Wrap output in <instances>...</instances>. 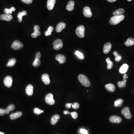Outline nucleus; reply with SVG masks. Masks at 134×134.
<instances>
[{"label": "nucleus", "mask_w": 134, "mask_h": 134, "mask_svg": "<svg viewBox=\"0 0 134 134\" xmlns=\"http://www.w3.org/2000/svg\"><path fill=\"white\" fill-rule=\"evenodd\" d=\"M125 18V16L123 15H120V16H114L110 19L109 23L111 25H116L123 21Z\"/></svg>", "instance_id": "f257e3e1"}, {"label": "nucleus", "mask_w": 134, "mask_h": 134, "mask_svg": "<svg viewBox=\"0 0 134 134\" xmlns=\"http://www.w3.org/2000/svg\"><path fill=\"white\" fill-rule=\"evenodd\" d=\"M78 79L83 86L88 87L90 86L91 83L87 77L84 75L80 74L78 76Z\"/></svg>", "instance_id": "f03ea898"}, {"label": "nucleus", "mask_w": 134, "mask_h": 134, "mask_svg": "<svg viewBox=\"0 0 134 134\" xmlns=\"http://www.w3.org/2000/svg\"><path fill=\"white\" fill-rule=\"evenodd\" d=\"M85 27L84 26L80 25L76 28V33L78 37L84 38L85 37Z\"/></svg>", "instance_id": "7ed1b4c3"}, {"label": "nucleus", "mask_w": 134, "mask_h": 134, "mask_svg": "<svg viewBox=\"0 0 134 134\" xmlns=\"http://www.w3.org/2000/svg\"><path fill=\"white\" fill-rule=\"evenodd\" d=\"M121 113L127 119H130L132 118V114L130 111L129 108L128 107L124 108L121 110Z\"/></svg>", "instance_id": "20e7f679"}, {"label": "nucleus", "mask_w": 134, "mask_h": 134, "mask_svg": "<svg viewBox=\"0 0 134 134\" xmlns=\"http://www.w3.org/2000/svg\"><path fill=\"white\" fill-rule=\"evenodd\" d=\"M45 101L48 104L53 105L55 104V101L52 94L49 93L46 95L45 97Z\"/></svg>", "instance_id": "39448f33"}, {"label": "nucleus", "mask_w": 134, "mask_h": 134, "mask_svg": "<svg viewBox=\"0 0 134 134\" xmlns=\"http://www.w3.org/2000/svg\"><path fill=\"white\" fill-rule=\"evenodd\" d=\"M53 45L54 46L53 48L54 50H59L63 47V42L61 39H56L53 42Z\"/></svg>", "instance_id": "423d86ee"}, {"label": "nucleus", "mask_w": 134, "mask_h": 134, "mask_svg": "<svg viewBox=\"0 0 134 134\" xmlns=\"http://www.w3.org/2000/svg\"><path fill=\"white\" fill-rule=\"evenodd\" d=\"M23 44L18 40H15L13 42L11 45V47L15 50H18L21 49L23 47Z\"/></svg>", "instance_id": "0eeeda50"}, {"label": "nucleus", "mask_w": 134, "mask_h": 134, "mask_svg": "<svg viewBox=\"0 0 134 134\" xmlns=\"http://www.w3.org/2000/svg\"><path fill=\"white\" fill-rule=\"evenodd\" d=\"M12 77L10 76H8L5 78L3 81L5 86L8 87H10L12 85Z\"/></svg>", "instance_id": "6e6552de"}, {"label": "nucleus", "mask_w": 134, "mask_h": 134, "mask_svg": "<svg viewBox=\"0 0 134 134\" xmlns=\"http://www.w3.org/2000/svg\"><path fill=\"white\" fill-rule=\"evenodd\" d=\"M34 32L32 34V38H36L41 35V32L39 31L40 28L38 25H36L34 27Z\"/></svg>", "instance_id": "1a4fd4ad"}, {"label": "nucleus", "mask_w": 134, "mask_h": 134, "mask_svg": "<svg viewBox=\"0 0 134 134\" xmlns=\"http://www.w3.org/2000/svg\"><path fill=\"white\" fill-rule=\"evenodd\" d=\"M83 13L85 16L87 18H91L92 16L91 9L89 7H86L84 8Z\"/></svg>", "instance_id": "9d476101"}, {"label": "nucleus", "mask_w": 134, "mask_h": 134, "mask_svg": "<svg viewBox=\"0 0 134 134\" xmlns=\"http://www.w3.org/2000/svg\"><path fill=\"white\" fill-rule=\"evenodd\" d=\"M110 121L113 123H119L122 121V119L120 117L112 116L110 118Z\"/></svg>", "instance_id": "9b49d317"}, {"label": "nucleus", "mask_w": 134, "mask_h": 134, "mask_svg": "<svg viewBox=\"0 0 134 134\" xmlns=\"http://www.w3.org/2000/svg\"><path fill=\"white\" fill-rule=\"evenodd\" d=\"M12 15L10 14H4L0 16V19L6 21H10L12 19Z\"/></svg>", "instance_id": "f8f14e48"}, {"label": "nucleus", "mask_w": 134, "mask_h": 134, "mask_svg": "<svg viewBox=\"0 0 134 134\" xmlns=\"http://www.w3.org/2000/svg\"><path fill=\"white\" fill-rule=\"evenodd\" d=\"M55 59L61 64L64 63L66 61V57L64 55H57L55 56Z\"/></svg>", "instance_id": "ddd939ff"}, {"label": "nucleus", "mask_w": 134, "mask_h": 134, "mask_svg": "<svg viewBox=\"0 0 134 134\" xmlns=\"http://www.w3.org/2000/svg\"><path fill=\"white\" fill-rule=\"evenodd\" d=\"M33 86L32 85H28L26 88V93L27 95L29 96L32 95L33 94Z\"/></svg>", "instance_id": "4468645a"}, {"label": "nucleus", "mask_w": 134, "mask_h": 134, "mask_svg": "<svg viewBox=\"0 0 134 134\" xmlns=\"http://www.w3.org/2000/svg\"><path fill=\"white\" fill-rule=\"evenodd\" d=\"M111 44L110 43L105 44L103 48V52L104 54H107L110 52L111 48Z\"/></svg>", "instance_id": "2eb2a0df"}, {"label": "nucleus", "mask_w": 134, "mask_h": 134, "mask_svg": "<svg viewBox=\"0 0 134 134\" xmlns=\"http://www.w3.org/2000/svg\"><path fill=\"white\" fill-rule=\"evenodd\" d=\"M66 24L64 23H60L58 24V25L56 26V31L57 32H60L63 30L64 29L66 28Z\"/></svg>", "instance_id": "dca6fc26"}, {"label": "nucleus", "mask_w": 134, "mask_h": 134, "mask_svg": "<svg viewBox=\"0 0 134 134\" xmlns=\"http://www.w3.org/2000/svg\"><path fill=\"white\" fill-rule=\"evenodd\" d=\"M41 78H42V81L45 85H48L50 84V80L49 78V75L48 74H44L42 75Z\"/></svg>", "instance_id": "f3484780"}, {"label": "nucleus", "mask_w": 134, "mask_h": 134, "mask_svg": "<svg viewBox=\"0 0 134 134\" xmlns=\"http://www.w3.org/2000/svg\"><path fill=\"white\" fill-rule=\"evenodd\" d=\"M23 115L21 112L18 111L15 113H13L10 116V118L11 120H14L21 117Z\"/></svg>", "instance_id": "a211bd4d"}, {"label": "nucleus", "mask_w": 134, "mask_h": 134, "mask_svg": "<svg viewBox=\"0 0 134 134\" xmlns=\"http://www.w3.org/2000/svg\"><path fill=\"white\" fill-rule=\"evenodd\" d=\"M56 0H48L47 2V8L49 10H52L53 9L55 4Z\"/></svg>", "instance_id": "6ab92c4d"}, {"label": "nucleus", "mask_w": 134, "mask_h": 134, "mask_svg": "<svg viewBox=\"0 0 134 134\" xmlns=\"http://www.w3.org/2000/svg\"><path fill=\"white\" fill-rule=\"evenodd\" d=\"M105 88L107 91L110 92H114L116 90V87L114 85L112 84H109L105 85Z\"/></svg>", "instance_id": "aec40b11"}, {"label": "nucleus", "mask_w": 134, "mask_h": 134, "mask_svg": "<svg viewBox=\"0 0 134 134\" xmlns=\"http://www.w3.org/2000/svg\"><path fill=\"white\" fill-rule=\"evenodd\" d=\"M128 66L126 64H123L119 69V72L121 74H125L128 70Z\"/></svg>", "instance_id": "412c9836"}, {"label": "nucleus", "mask_w": 134, "mask_h": 134, "mask_svg": "<svg viewBox=\"0 0 134 134\" xmlns=\"http://www.w3.org/2000/svg\"><path fill=\"white\" fill-rule=\"evenodd\" d=\"M60 118V116L58 114H55L51 118V124L53 125H55L59 120Z\"/></svg>", "instance_id": "4be33fe9"}, {"label": "nucleus", "mask_w": 134, "mask_h": 134, "mask_svg": "<svg viewBox=\"0 0 134 134\" xmlns=\"http://www.w3.org/2000/svg\"><path fill=\"white\" fill-rule=\"evenodd\" d=\"M75 2L73 0L69 1L66 6V9L69 11H72L74 9Z\"/></svg>", "instance_id": "5701e85b"}, {"label": "nucleus", "mask_w": 134, "mask_h": 134, "mask_svg": "<svg viewBox=\"0 0 134 134\" xmlns=\"http://www.w3.org/2000/svg\"><path fill=\"white\" fill-rule=\"evenodd\" d=\"M125 45L127 47H130L134 45V39L133 38H129L125 42Z\"/></svg>", "instance_id": "b1692460"}, {"label": "nucleus", "mask_w": 134, "mask_h": 134, "mask_svg": "<svg viewBox=\"0 0 134 134\" xmlns=\"http://www.w3.org/2000/svg\"><path fill=\"white\" fill-rule=\"evenodd\" d=\"M125 10L123 9H119L114 11L113 13L114 16H120L123 15L125 13Z\"/></svg>", "instance_id": "393cba45"}, {"label": "nucleus", "mask_w": 134, "mask_h": 134, "mask_svg": "<svg viewBox=\"0 0 134 134\" xmlns=\"http://www.w3.org/2000/svg\"><path fill=\"white\" fill-rule=\"evenodd\" d=\"M27 15V12L26 11H23L22 12H20L18 14L17 17L18 19V21L19 23H21L23 21V17Z\"/></svg>", "instance_id": "a878e982"}, {"label": "nucleus", "mask_w": 134, "mask_h": 134, "mask_svg": "<svg viewBox=\"0 0 134 134\" xmlns=\"http://www.w3.org/2000/svg\"><path fill=\"white\" fill-rule=\"evenodd\" d=\"M16 60L15 58H12V59H10L9 60L7 64V66L8 67L14 66L16 63Z\"/></svg>", "instance_id": "bb28decb"}, {"label": "nucleus", "mask_w": 134, "mask_h": 134, "mask_svg": "<svg viewBox=\"0 0 134 134\" xmlns=\"http://www.w3.org/2000/svg\"><path fill=\"white\" fill-rule=\"evenodd\" d=\"M123 100L122 99H118L114 102V105L115 107H120L123 105Z\"/></svg>", "instance_id": "cd10ccee"}, {"label": "nucleus", "mask_w": 134, "mask_h": 134, "mask_svg": "<svg viewBox=\"0 0 134 134\" xmlns=\"http://www.w3.org/2000/svg\"><path fill=\"white\" fill-rule=\"evenodd\" d=\"M106 61L107 63V68L109 70H110L112 68L113 66V63L110 60V58H107L106 59Z\"/></svg>", "instance_id": "c85d7f7f"}, {"label": "nucleus", "mask_w": 134, "mask_h": 134, "mask_svg": "<svg viewBox=\"0 0 134 134\" xmlns=\"http://www.w3.org/2000/svg\"><path fill=\"white\" fill-rule=\"evenodd\" d=\"M53 30H54V28L52 26H50L48 27L47 30V31H46L45 32V33H44L45 36H48L51 35V34H52V32H53Z\"/></svg>", "instance_id": "c756f323"}, {"label": "nucleus", "mask_w": 134, "mask_h": 134, "mask_svg": "<svg viewBox=\"0 0 134 134\" xmlns=\"http://www.w3.org/2000/svg\"><path fill=\"white\" fill-rule=\"evenodd\" d=\"M127 82V80L123 79L122 81H119L117 83V85L118 87L120 88H123L125 87L126 86V83Z\"/></svg>", "instance_id": "7c9ffc66"}, {"label": "nucleus", "mask_w": 134, "mask_h": 134, "mask_svg": "<svg viewBox=\"0 0 134 134\" xmlns=\"http://www.w3.org/2000/svg\"><path fill=\"white\" fill-rule=\"evenodd\" d=\"M41 64V61H40V59L39 58H35L34 61L33 62V66L34 67H38Z\"/></svg>", "instance_id": "2f4dec72"}, {"label": "nucleus", "mask_w": 134, "mask_h": 134, "mask_svg": "<svg viewBox=\"0 0 134 134\" xmlns=\"http://www.w3.org/2000/svg\"><path fill=\"white\" fill-rule=\"evenodd\" d=\"M113 55L115 56V60L117 62H119L121 60V59H122L121 56L118 54L117 51H114L113 53Z\"/></svg>", "instance_id": "473e14b6"}, {"label": "nucleus", "mask_w": 134, "mask_h": 134, "mask_svg": "<svg viewBox=\"0 0 134 134\" xmlns=\"http://www.w3.org/2000/svg\"><path fill=\"white\" fill-rule=\"evenodd\" d=\"M16 10L15 8L12 7L10 9L6 8L4 9V12L6 14H12V12L15 11Z\"/></svg>", "instance_id": "72a5a7b5"}, {"label": "nucleus", "mask_w": 134, "mask_h": 134, "mask_svg": "<svg viewBox=\"0 0 134 134\" xmlns=\"http://www.w3.org/2000/svg\"><path fill=\"white\" fill-rule=\"evenodd\" d=\"M75 55H76L79 59H84V55L82 53H80L79 51H76L75 53Z\"/></svg>", "instance_id": "f704fd0d"}, {"label": "nucleus", "mask_w": 134, "mask_h": 134, "mask_svg": "<svg viewBox=\"0 0 134 134\" xmlns=\"http://www.w3.org/2000/svg\"><path fill=\"white\" fill-rule=\"evenodd\" d=\"M34 112L35 114L37 115H40L42 113V110H41L37 108H36L34 109Z\"/></svg>", "instance_id": "c9c22d12"}, {"label": "nucleus", "mask_w": 134, "mask_h": 134, "mask_svg": "<svg viewBox=\"0 0 134 134\" xmlns=\"http://www.w3.org/2000/svg\"><path fill=\"white\" fill-rule=\"evenodd\" d=\"M7 109L10 111H12L14 110L15 109V106L13 104L9 105L8 107L7 108Z\"/></svg>", "instance_id": "e433bc0d"}, {"label": "nucleus", "mask_w": 134, "mask_h": 134, "mask_svg": "<svg viewBox=\"0 0 134 134\" xmlns=\"http://www.w3.org/2000/svg\"><path fill=\"white\" fill-rule=\"evenodd\" d=\"M72 107L74 109H79V103L78 102H75L72 104Z\"/></svg>", "instance_id": "4c0bfd02"}, {"label": "nucleus", "mask_w": 134, "mask_h": 134, "mask_svg": "<svg viewBox=\"0 0 134 134\" xmlns=\"http://www.w3.org/2000/svg\"><path fill=\"white\" fill-rule=\"evenodd\" d=\"M71 116L74 119H76L77 117H78V114L76 112H71Z\"/></svg>", "instance_id": "58836bf2"}, {"label": "nucleus", "mask_w": 134, "mask_h": 134, "mask_svg": "<svg viewBox=\"0 0 134 134\" xmlns=\"http://www.w3.org/2000/svg\"><path fill=\"white\" fill-rule=\"evenodd\" d=\"M21 1L26 4H30L32 2L33 0H21Z\"/></svg>", "instance_id": "ea45409f"}, {"label": "nucleus", "mask_w": 134, "mask_h": 134, "mask_svg": "<svg viewBox=\"0 0 134 134\" xmlns=\"http://www.w3.org/2000/svg\"><path fill=\"white\" fill-rule=\"evenodd\" d=\"M80 133L83 134H89L88 132H87V130H86L85 129H83V128H81L80 129Z\"/></svg>", "instance_id": "a19ab883"}, {"label": "nucleus", "mask_w": 134, "mask_h": 134, "mask_svg": "<svg viewBox=\"0 0 134 134\" xmlns=\"http://www.w3.org/2000/svg\"><path fill=\"white\" fill-rule=\"evenodd\" d=\"M5 114V110L0 109V116H4Z\"/></svg>", "instance_id": "79ce46f5"}, {"label": "nucleus", "mask_w": 134, "mask_h": 134, "mask_svg": "<svg viewBox=\"0 0 134 134\" xmlns=\"http://www.w3.org/2000/svg\"><path fill=\"white\" fill-rule=\"evenodd\" d=\"M41 57V54L40 52H38L36 54V55H35V58H39V59H40Z\"/></svg>", "instance_id": "37998d69"}, {"label": "nucleus", "mask_w": 134, "mask_h": 134, "mask_svg": "<svg viewBox=\"0 0 134 134\" xmlns=\"http://www.w3.org/2000/svg\"><path fill=\"white\" fill-rule=\"evenodd\" d=\"M72 104H71V103H67L65 105V106L67 109H69L71 108Z\"/></svg>", "instance_id": "c03bdc74"}, {"label": "nucleus", "mask_w": 134, "mask_h": 134, "mask_svg": "<svg viewBox=\"0 0 134 134\" xmlns=\"http://www.w3.org/2000/svg\"><path fill=\"white\" fill-rule=\"evenodd\" d=\"M63 113L64 114H65V115H67V114H71V112H69V111H67V110H65V111H64Z\"/></svg>", "instance_id": "a18cd8bd"}, {"label": "nucleus", "mask_w": 134, "mask_h": 134, "mask_svg": "<svg viewBox=\"0 0 134 134\" xmlns=\"http://www.w3.org/2000/svg\"><path fill=\"white\" fill-rule=\"evenodd\" d=\"M123 79H126L128 78V76L126 74H124L123 76Z\"/></svg>", "instance_id": "49530a36"}, {"label": "nucleus", "mask_w": 134, "mask_h": 134, "mask_svg": "<svg viewBox=\"0 0 134 134\" xmlns=\"http://www.w3.org/2000/svg\"><path fill=\"white\" fill-rule=\"evenodd\" d=\"M5 110V114H9L10 111H9L7 109H6Z\"/></svg>", "instance_id": "de8ad7c7"}, {"label": "nucleus", "mask_w": 134, "mask_h": 134, "mask_svg": "<svg viewBox=\"0 0 134 134\" xmlns=\"http://www.w3.org/2000/svg\"><path fill=\"white\" fill-rule=\"evenodd\" d=\"M107 0L110 2L112 3L116 2L117 0Z\"/></svg>", "instance_id": "09e8293b"}, {"label": "nucleus", "mask_w": 134, "mask_h": 134, "mask_svg": "<svg viewBox=\"0 0 134 134\" xmlns=\"http://www.w3.org/2000/svg\"><path fill=\"white\" fill-rule=\"evenodd\" d=\"M0 134H5V133H3L2 132H0Z\"/></svg>", "instance_id": "8fccbe9b"}, {"label": "nucleus", "mask_w": 134, "mask_h": 134, "mask_svg": "<svg viewBox=\"0 0 134 134\" xmlns=\"http://www.w3.org/2000/svg\"><path fill=\"white\" fill-rule=\"evenodd\" d=\"M127 1H129V2H130V1H132V0H127Z\"/></svg>", "instance_id": "3c124183"}, {"label": "nucleus", "mask_w": 134, "mask_h": 134, "mask_svg": "<svg viewBox=\"0 0 134 134\" xmlns=\"http://www.w3.org/2000/svg\"><path fill=\"white\" fill-rule=\"evenodd\" d=\"M44 111L43 110H42V113H43V112H44Z\"/></svg>", "instance_id": "603ef678"}]
</instances>
